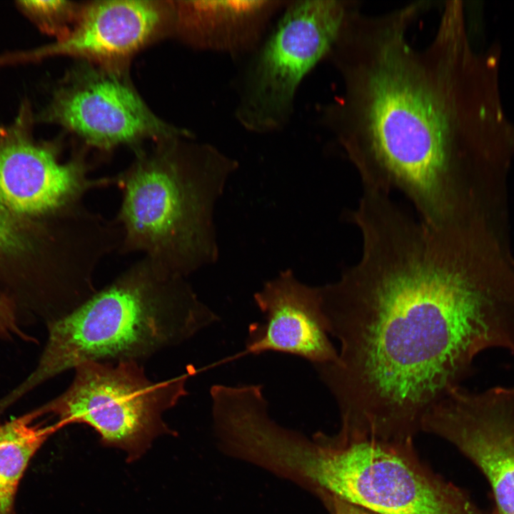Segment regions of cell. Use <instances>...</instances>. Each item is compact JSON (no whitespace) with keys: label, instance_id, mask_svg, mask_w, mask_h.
I'll list each match as a JSON object with an SVG mask.
<instances>
[{"label":"cell","instance_id":"1","mask_svg":"<svg viewBox=\"0 0 514 514\" xmlns=\"http://www.w3.org/2000/svg\"><path fill=\"white\" fill-rule=\"evenodd\" d=\"M358 261L319 286L336 360L316 368L346 434L412 439L483 351L514 355V272L476 236L435 231L396 201L353 216Z\"/></svg>","mask_w":514,"mask_h":514},{"label":"cell","instance_id":"2","mask_svg":"<svg viewBox=\"0 0 514 514\" xmlns=\"http://www.w3.org/2000/svg\"><path fill=\"white\" fill-rule=\"evenodd\" d=\"M410 24L390 15L346 34L333 54L344 92L327 118L363 188L399 191L439 230L468 218L485 177L510 166L514 122L495 50L477 51L465 28L449 24L419 51Z\"/></svg>","mask_w":514,"mask_h":514},{"label":"cell","instance_id":"3","mask_svg":"<svg viewBox=\"0 0 514 514\" xmlns=\"http://www.w3.org/2000/svg\"><path fill=\"white\" fill-rule=\"evenodd\" d=\"M216 321L186 278L144 257L76 310L46 323L48 338L36 367L8 399L15 403L84 362L142 363Z\"/></svg>","mask_w":514,"mask_h":514},{"label":"cell","instance_id":"4","mask_svg":"<svg viewBox=\"0 0 514 514\" xmlns=\"http://www.w3.org/2000/svg\"><path fill=\"white\" fill-rule=\"evenodd\" d=\"M158 142L136 150L114 176L121 194L115 219L123 231L118 252H141L169 273L187 278L216 262L214 209L238 163L208 144Z\"/></svg>","mask_w":514,"mask_h":514},{"label":"cell","instance_id":"5","mask_svg":"<svg viewBox=\"0 0 514 514\" xmlns=\"http://www.w3.org/2000/svg\"><path fill=\"white\" fill-rule=\"evenodd\" d=\"M302 488L378 514H490L428 469L412 440L316 434L301 457Z\"/></svg>","mask_w":514,"mask_h":514},{"label":"cell","instance_id":"6","mask_svg":"<svg viewBox=\"0 0 514 514\" xmlns=\"http://www.w3.org/2000/svg\"><path fill=\"white\" fill-rule=\"evenodd\" d=\"M74 370L68 388L33 410L38 418L54 417L60 428L86 424L103 445L123 450L130 462L141 457L158 437L176 435L163 416L187 395L189 374L155 381L142 363L129 361H87Z\"/></svg>","mask_w":514,"mask_h":514},{"label":"cell","instance_id":"7","mask_svg":"<svg viewBox=\"0 0 514 514\" xmlns=\"http://www.w3.org/2000/svg\"><path fill=\"white\" fill-rule=\"evenodd\" d=\"M348 9L333 0L286 6L244 76L236 116L246 129L266 133L286 125L301 81L330 51Z\"/></svg>","mask_w":514,"mask_h":514},{"label":"cell","instance_id":"8","mask_svg":"<svg viewBox=\"0 0 514 514\" xmlns=\"http://www.w3.org/2000/svg\"><path fill=\"white\" fill-rule=\"evenodd\" d=\"M38 120L61 126L86 146L106 153L144 139L190 136L151 111L121 65L85 61L66 74Z\"/></svg>","mask_w":514,"mask_h":514},{"label":"cell","instance_id":"9","mask_svg":"<svg viewBox=\"0 0 514 514\" xmlns=\"http://www.w3.org/2000/svg\"><path fill=\"white\" fill-rule=\"evenodd\" d=\"M34 119L24 103L14 120L0 126V204L19 218L43 220L75 208L94 189L114 185V176L91 178L84 150L65 162L56 143L32 134Z\"/></svg>","mask_w":514,"mask_h":514},{"label":"cell","instance_id":"10","mask_svg":"<svg viewBox=\"0 0 514 514\" xmlns=\"http://www.w3.org/2000/svg\"><path fill=\"white\" fill-rule=\"evenodd\" d=\"M420 431L447 440L479 469L495 514H514V387H458L428 412Z\"/></svg>","mask_w":514,"mask_h":514},{"label":"cell","instance_id":"11","mask_svg":"<svg viewBox=\"0 0 514 514\" xmlns=\"http://www.w3.org/2000/svg\"><path fill=\"white\" fill-rule=\"evenodd\" d=\"M254 300L265 314L266 322L250 326L247 352L295 355L316 368L336 360L338 352L328 337L319 286L303 283L287 269L266 282Z\"/></svg>","mask_w":514,"mask_h":514},{"label":"cell","instance_id":"12","mask_svg":"<svg viewBox=\"0 0 514 514\" xmlns=\"http://www.w3.org/2000/svg\"><path fill=\"white\" fill-rule=\"evenodd\" d=\"M174 26L173 1H99L82 6L69 34L38 51L101 64L124 63L161 33Z\"/></svg>","mask_w":514,"mask_h":514},{"label":"cell","instance_id":"13","mask_svg":"<svg viewBox=\"0 0 514 514\" xmlns=\"http://www.w3.org/2000/svg\"><path fill=\"white\" fill-rule=\"evenodd\" d=\"M282 1H173L174 27L188 44L200 49L238 53L261 40Z\"/></svg>","mask_w":514,"mask_h":514},{"label":"cell","instance_id":"14","mask_svg":"<svg viewBox=\"0 0 514 514\" xmlns=\"http://www.w3.org/2000/svg\"><path fill=\"white\" fill-rule=\"evenodd\" d=\"M33 411L0 421V514H11L19 482L35 453L59 427L38 422Z\"/></svg>","mask_w":514,"mask_h":514},{"label":"cell","instance_id":"15","mask_svg":"<svg viewBox=\"0 0 514 514\" xmlns=\"http://www.w3.org/2000/svg\"><path fill=\"white\" fill-rule=\"evenodd\" d=\"M57 251L56 234L50 226L40 235L28 238L19 218L0 204V263L29 252L50 266L57 255Z\"/></svg>","mask_w":514,"mask_h":514},{"label":"cell","instance_id":"16","mask_svg":"<svg viewBox=\"0 0 514 514\" xmlns=\"http://www.w3.org/2000/svg\"><path fill=\"white\" fill-rule=\"evenodd\" d=\"M19 10L44 33L66 38L74 28L82 6L69 1H18Z\"/></svg>","mask_w":514,"mask_h":514},{"label":"cell","instance_id":"17","mask_svg":"<svg viewBox=\"0 0 514 514\" xmlns=\"http://www.w3.org/2000/svg\"><path fill=\"white\" fill-rule=\"evenodd\" d=\"M20 318L19 310L15 302L6 296H0V340L19 338L27 342H35V338L21 328Z\"/></svg>","mask_w":514,"mask_h":514},{"label":"cell","instance_id":"18","mask_svg":"<svg viewBox=\"0 0 514 514\" xmlns=\"http://www.w3.org/2000/svg\"><path fill=\"white\" fill-rule=\"evenodd\" d=\"M321 500L329 514H378L333 496H325Z\"/></svg>","mask_w":514,"mask_h":514}]
</instances>
